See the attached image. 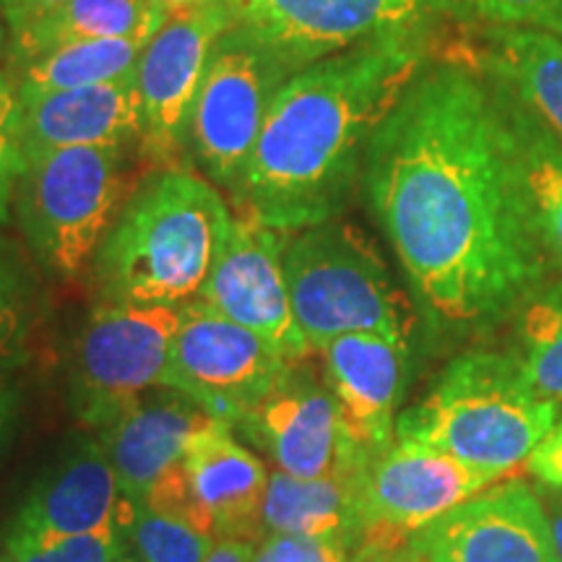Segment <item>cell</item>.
Wrapping results in <instances>:
<instances>
[{
  "label": "cell",
  "mask_w": 562,
  "mask_h": 562,
  "mask_svg": "<svg viewBox=\"0 0 562 562\" xmlns=\"http://www.w3.org/2000/svg\"><path fill=\"white\" fill-rule=\"evenodd\" d=\"M547 513H550V526H552L554 550H558V558H560V562H562V503L547 505Z\"/></svg>",
  "instance_id": "cell-38"
},
{
  "label": "cell",
  "mask_w": 562,
  "mask_h": 562,
  "mask_svg": "<svg viewBox=\"0 0 562 562\" xmlns=\"http://www.w3.org/2000/svg\"><path fill=\"white\" fill-rule=\"evenodd\" d=\"M438 19L422 0H248L240 26L297 74L323 58Z\"/></svg>",
  "instance_id": "cell-11"
},
{
  "label": "cell",
  "mask_w": 562,
  "mask_h": 562,
  "mask_svg": "<svg viewBox=\"0 0 562 562\" xmlns=\"http://www.w3.org/2000/svg\"><path fill=\"white\" fill-rule=\"evenodd\" d=\"M284 273L294 321L313 351L347 334L409 341V305L375 245L351 224L334 220L292 232Z\"/></svg>",
  "instance_id": "cell-5"
},
{
  "label": "cell",
  "mask_w": 562,
  "mask_h": 562,
  "mask_svg": "<svg viewBox=\"0 0 562 562\" xmlns=\"http://www.w3.org/2000/svg\"><path fill=\"white\" fill-rule=\"evenodd\" d=\"M112 562H138V558H133V554H131L128 550H125V552L117 554V558L112 560Z\"/></svg>",
  "instance_id": "cell-44"
},
{
  "label": "cell",
  "mask_w": 562,
  "mask_h": 562,
  "mask_svg": "<svg viewBox=\"0 0 562 562\" xmlns=\"http://www.w3.org/2000/svg\"><path fill=\"white\" fill-rule=\"evenodd\" d=\"M339 412L344 446L375 461L396 438V409L409 378V341L347 334L318 349Z\"/></svg>",
  "instance_id": "cell-15"
},
{
  "label": "cell",
  "mask_w": 562,
  "mask_h": 562,
  "mask_svg": "<svg viewBox=\"0 0 562 562\" xmlns=\"http://www.w3.org/2000/svg\"><path fill=\"white\" fill-rule=\"evenodd\" d=\"M368 206L435 331L513 321L560 269L533 203L516 94L482 60H427L370 140Z\"/></svg>",
  "instance_id": "cell-1"
},
{
  "label": "cell",
  "mask_w": 562,
  "mask_h": 562,
  "mask_svg": "<svg viewBox=\"0 0 562 562\" xmlns=\"http://www.w3.org/2000/svg\"><path fill=\"white\" fill-rule=\"evenodd\" d=\"M24 157L76 146H123L140 136L136 74L79 89L19 94Z\"/></svg>",
  "instance_id": "cell-20"
},
{
  "label": "cell",
  "mask_w": 562,
  "mask_h": 562,
  "mask_svg": "<svg viewBox=\"0 0 562 562\" xmlns=\"http://www.w3.org/2000/svg\"><path fill=\"white\" fill-rule=\"evenodd\" d=\"M438 19H459L474 21V3L472 0H422Z\"/></svg>",
  "instance_id": "cell-37"
},
{
  "label": "cell",
  "mask_w": 562,
  "mask_h": 562,
  "mask_svg": "<svg viewBox=\"0 0 562 562\" xmlns=\"http://www.w3.org/2000/svg\"><path fill=\"white\" fill-rule=\"evenodd\" d=\"M482 40L480 60L516 91L518 100L562 144V37L487 26Z\"/></svg>",
  "instance_id": "cell-23"
},
{
  "label": "cell",
  "mask_w": 562,
  "mask_h": 562,
  "mask_svg": "<svg viewBox=\"0 0 562 562\" xmlns=\"http://www.w3.org/2000/svg\"><path fill=\"white\" fill-rule=\"evenodd\" d=\"M0 562H11L9 558H5V554H3V558H0Z\"/></svg>",
  "instance_id": "cell-45"
},
{
  "label": "cell",
  "mask_w": 562,
  "mask_h": 562,
  "mask_svg": "<svg viewBox=\"0 0 562 562\" xmlns=\"http://www.w3.org/2000/svg\"><path fill=\"white\" fill-rule=\"evenodd\" d=\"M560 419L510 351L474 349L446 364L417 406L396 419V438L419 440L501 480L529 461Z\"/></svg>",
  "instance_id": "cell-4"
},
{
  "label": "cell",
  "mask_w": 562,
  "mask_h": 562,
  "mask_svg": "<svg viewBox=\"0 0 562 562\" xmlns=\"http://www.w3.org/2000/svg\"><path fill=\"white\" fill-rule=\"evenodd\" d=\"M0 16L9 26V58L21 68L76 42L159 32L170 5L165 0H60L45 9L3 11Z\"/></svg>",
  "instance_id": "cell-21"
},
{
  "label": "cell",
  "mask_w": 562,
  "mask_h": 562,
  "mask_svg": "<svg viewBox=\"0 0 562 562\" xmlns=\"http://www.w3.org/2000/svg\"><path fill=\"white\" fill-rule=\"evenodd\" d=\"M182 321V307L100 302L83 323L70 355V409L87 427H108L161 372Z\"/></svg>",
  "instance_id": "cell-7"
},
{
  "label": "cell",
  "mask_w": 562,
  "mask_h": 562,
  "mask_svg": "<svg viewBox=\"0 0 562 562\" xmlns=\"http://www.w3.org/2000/svg\"><path fill=\"white\" fill-rule=\"evenodd\" d=\"M430 40L432 24L381 34L281 83L232 193L243 214L281 232L339 220L372 136L430 60Z\"/></svg>",
  "instance_id": "cell-2"
},
{
  "label": "cell",
  "mask_w": 562,
  "mask_h": 562,
  "mask_svg": "<svg viewBox=\"0 0 562 562\" xmlns=\"http://www.w3.org/2000/svg\"><path fill=\"white\" fill-rule=\"evenodd\" d=\"M24 165L19 83L5 70H0V222L9 220V209L16 195Z\"/></svg>",
  "instance_id": "cell-30"
},
{
  "label": "cell",
  "mask_w": 562,
  "mask_h": 562,
  "mask_svg": "<svg viewBox=\"0 0 562 562\" xmlns=\"http://www.w3.org/2000/svg\"><path fill=\"white\" fill-rule=\"evenodd\" d=\"M240 24L227 5L199 3L170 11L136 68L140 144L154 159H175L188 140L195 94L216 42Z\"/></svg>",
  "instance_id": "cell-10"
},
{
  "label": "cell",
  "mask_w": 562,
  "mask_h": 562,
  "mask_svg": "<svg viewBox=\"0 0 562 562\" xmlns=\"http://www.w3.org/2000/svg\"><path fill=\"white\" fill-rule=\"evenodd\" d=\"M235 430L269 456L279 472L297 480H321L344 461L334 393L302 360L286 370L261 406L237 422Z\"/></svg>",
  "instance_id": "cell-16"
},
{
  "label": "cell",
  "mask_w": 562,
  "mask_h": 562,
  "mask_svg": "<svg viewBox=\"0 0 562 562\" xmlns=\"http://www.w3.org/2000/svg\"><path fill=\"white\" fill-rule=\"evenodd\" d=\"M516 349L524 378L542 398L562 404V277L516 315Z\"/></svg>",
  "instance_id": "cell-25"
},
{
  "label": "cell",
  "mask_w": 562,
  "mask_h": 562,
  "mask_svg": "<svg viewBox=\"0 0 562 562\" xmlns=\"http://www.w3.org/2000/svg\"><path fill=\"white\" fill-rule=\"evenodd\" d=\"M201 3H214V5H227V9H232L237 13V16L243 19V11L245 5H248V0H201Z\"/></svg>",
  "instance_id": "cell-40"
},
{
  "label": "cell",
  "mask_w": 562,
  "mask_h": 562,
  "mask_svg": "<svg viewBox=\"0 0 562 562\" xmlns=\"http://www.w3.org/2000/svg\"><path fill=\"white\" fill-rule=\"evenodd\" d=\"M42 311L37 271L16 243L0 235V375L26 362Z\"/></svg>",
  "instance_id": "cell-26"
},
{
  "label": "cell",
  "mask_w": 562,
  "mask_h": 562,
  "mask_svg": "<svg viewBox=\"0 0 562 562\" xmlns=\"http://www.w3.org/2000/svg\"><path fill=\"white\" fill-rule=\"evenodd\" d=\"M355 544L341 537H284L273 533L258 542L252 562H347Z\"/></svg>",
  "instance_id": "cell-32"
},
{
  "label": "cell",
  "mask_w": 562,
  "mask_h": 562,
  "mask_svg": "<svg viewBox=\"0 0 562 562\" xmlns=\"http://www.w3.org/2000/svg\"><path fill=\"white\" fill-rule=\"evenodd\" d=\"M133 518V501L121 497L112 518L100 529L66 539L45 550H37L16 562H112L128 550V529ZM13 562V560H11Z\"/></svg>",
  "instance_id": "cell-29"
},
{
  "label": "cell",
  "mask_w": 562,
  "mask_h": 562,
  "mask_svg": "<svg viewBox=\"0 0 562 562\" xmlns=\"http://www.w3.org/2000/svg\"><path fill=\"white\" fill-rule=\"evenodd\" d=\"M167 5H170V11L175 9H188V5H199L201 0H165Z\"/></svg>",
  "instance_id": "cell-43"
},
{
  "label": "cell",
  "mask_w": 562,
  "mask_h": 562,
  "mask_svg": "<svg viewBox=\"0 0 562 562\" xmlns=\"http://www.w3.org/2000/svg\"><path fill=\"white\" fill-rule=\"evenodd\" d=\"M128 542L138 562H203L216 539L188 518L133 503Z\"/></svg>",
  "instance_id": "cell-28"
},
{
  "label": "cell",
  "mask_w": 562,
  "mask_h": 562,
  "mask_svg": "<svg viewBox=\"0 0 562 562\" xmlns=\"http://www.w3.org/2000/svg\"><path fill=\"white\" fill-rule=\"evenodd\" d=\"M19 422V391L16 385L5 381V375H0V456L9 451L13 430H16Z\"/></svg>",
  "instance_id": "cell-34"
},
{
  "label": "cell",
  "mask_w": 562,
  "mask_h": 562,
  "mask_svg": "<svg viewBox=\"0 0 562 562\" xmlns=\"http://www.w3.org/2000/svg\"><path fill=\"white\" fill-rule=\"evenodd\" d=\"M404 547L406 544L389 542V539L362 537L360 544H357L355 550H351L347 562H396L398 552H402Z\"/></svg>",
  "instance_id": "cell-35"
},
{
  "label": "cell",
  "mask_w": 562,
  "mask_h": 562,
  "mask_svg": "<svg viewBox=\"0 0 562 562\" xmlns=\"http://www.w3.org/2000/svg\"><path fill=\"white\" fill-rule=\"evenodd\" d=\"M368 467L370 461L344 446L341 467L321 480H297L279 469L271 472L261 508L263 537H341L360 544Z\"/></svg>",
  "instance_id": "cell-22"
},
{
  "label": "cell",
  "mask_w": 562,
  "mask_h": 562,
  "mask_svg": "<svg viewBox=\"0 0 562 562\" xmlns=\"http://www.w3.org/2000/svg\"><path fill=\"white\" fill-rule=\"evenodd\" d=\"M55 3H60V0H0V13L16 9H45V5Z\"/></svg>",
  "instance_id": "cell-39"
},
{
  "label": "cell",
  "mask_w": 562,
  "mask_h": 562,
  "mask_svg": "<svg viewBox=\"0 0 562 562\" xmlns=\"http://www.w3.org/2000/svg\"><path fill=\"white\" fill-rule=\"evenodd\" d=\"M157 32H138L131 37L76 42L40 55L21 66L19 94L79 89L91 83H110L136 74L140 55Z\"/></svg>",
  "instance_id": "cell-24"
},
{
  "label": "cell",
  "mask_w": 562,
  "mask_h": 562,
  "mask_svg": "<svg viewBox=\"0 0 562 562\" xmlns=\"http://www.w3.org/2000/svg\"><path fill=\"white\" fill-rule=\"evenodd\" d=\"M5 55H9V34H5L3 21H0V70H3Z\"/></svg>",
  "instance_id": "cell-42"
},
{
  "label": "cell",
  "mask_w": 562,
  "mask_h": 562,
  "mask_svg": "<svg viewBox=\"0 0 562 562\" xmlns=\"http://www.w3.org/2000/svg\"><path fill=\"white\" fill-rule=\"evenodd\" d=\"M409 547L430 562H560L547 505L524 482L456 505L414 533Z\"/></svg>",
  "instance_id": "cell-14"
},
{
  "label": "cell",
  "mask_w": 562,
  "mask_h": 562,
  "mask_svg": "<svg viewBox=\"0 0 562 562\" xmlns=\"http://www.w3.org/2000/svg\"><path fill=\"white\" fill-rule=\"evenodd\" d=\"M214 417L186 393L165 389L131 404L112 425L102 427L100 446L115 469L123 497L138 503L186 456L193 435Z\"/></svg>",
  "instance_id": "cell-19"
},
{
  "label": "cell",
  "mask_w": 562,
  "mask_h": 562,
  "mask_svg": "<svg viewBox=\"0 0 562 562\" xmlns=\"http://www.w3.org/2000/svg\"><path fill=\"white\" fill-rule=\"evenodd\" d=\"M516 94V91H513ZM518 128H521L526 170L533 203H537L539 222H542L544 240L550 245L552 258L562 266V144L544 128L526 104L516 94Z\"/></svg>",
  "instance_id": "cell-27"
},
{
  "label": "cell",
  "mask_w": 562,
  "mask_h": 562,
  "mask_svg": "<svg viewBox=\"0 0 562 562\" xmlns=\"http://www.w3.org/2000/svg\"><path fill=\"white\" fill-rule=\"evenodd\" d=\"M290 235L252 216H235L229 240L199 300L300 362L313 349L294 321L286 286L284 248Z\"/></svg>",
  "instance_id": "cell-13"
},
{
  "label": "cell",
  "mask_w": 562,
  "mask_h": 562,
  "mask_svg": "<svg viewBox=\"0 0 562 562\" xmlns=\"http://www.w3.org/2000/svg\"><path fill=\"white\" fill-rule=\"evenodd\" d=\"M526 467H529V472L539 482L550 484L554 490H562V417L552 427L550 435L533 448Z\"/></svg>",
  "instance_id": "cell-33"
},
{
  "label": "cell",
  "mask_w": 562,
  "mask_h": 562,
  "mask_svg": "<svg viewBox=\"0 0 562 562\" xmlns=\"http://www.w3.org/2000/svg\"><path fill=\"white\" fill-rule=\"evenodd\" d=\"M232 222L227 201L199 175H154L117 211L91 258V284L102 302L188 305L206 286Z\"/></svg>",
  "instance_id": "cell-3"
},
{
  "label": "cell",
  "mask_w": 562,
  "mask_h": 562,
  "mask_svg": "<svg viewBox=\"0 0 562 562\" xmlns=\"http://www.w3.org/2000/svg\"><path fill=\"white\" fill-rule=\"evenodd\" d=\"M290 76L240 24L216 42L195 94L188 140L209 178L229 193L240 186L273 97Z\"/></svg>",
  "instance_id": "cell-9"
},
{
  "label": "cell",
  "mask_w": 562,
  "mask_h": 562,
  "mask_svg": "<svg viewBox=\"0 0 562 562\" xmlns=\"http://www.w3.org/2000/svg\"><path fill=\"white\" fill-rule=\"evenodd\" d=\"M495 476L419 440L396 438L370 463L362 482V537L409 544L456 505L472 501Z\"/></svg>",
  "instance_id": "cell-12"
},
{
  "label": "cell",
  "mask_w": 562,
  "mask_h": 562,
  "mask_svg": "<svg viewBox=\"0 0 562 562\" xmlns=\"http://www.w3.org/2000/svg\"><path fill=\"white\" fill-rule=\"evenodd\" d=\"M121 146H76L26 157L13 206L32 256L53 277L91 266L121 211Z\"/></svg>",
  "instance_id": "cell-6"
},
{
  "label": "cell",
  "mask_w": 562,
  "mask_h": 562,
  "mask_svg": "<svg viewBox=\"0 0 562 562\" xmlns=\"http://www.w3.org/2000/svg\"><path fill=\"white\" fill-rule=\"evenodd\" d=\"M182 474L201 521L216 539L261 542L269 472L256 453L237 442L232 427L214 419L195 432L182 456Z\"/></svg>",
  "instance_id": "cell-18"
},
{
  "label": "cell",
  "mask_w": 562,
  "mask_h": 562,
  "mask_svg": "<svg viewBox=\"0 0 562 562\" xmlns=\"http://www.w3.org/2000/svg\"><path fill=\"white\" fill-rule=\"evenodd\" d=\"M474 21L497 30H533L562 37V0H472Z\"/></svg>",
  "instance_id": "cell-31"
},
{
  "label": "cell",
  "mask_w": 562,
  "mask_h": 562,
  "mask_svg": "<svg viewBox=\"0 0 562 562\" xmlns=\"http://www.w3.org/2000/svg\"><path fill=\"white\" fill-rule=\"evenodd\" d=\"M396 562H430L427 558H422V554L417 552V550H412L409 544L404 547L402 552H398V558H396Z\"/></svg>",
  "instance_id": "cell-41"
},
{
  "label": "cell",
  "mask_w": 562,
  "mask_h": 562,
  "mask_svg": "<svg viewBox=\"0 0 562 562\" xmlns=\"http://www.w3.org/2000/svg\"><path fill=\"white\" fill-rule=\"evenodd\" d=\"M294 364L286 355L240 323L193 300L182 305L161 389L199 402L211 417L235 430L237 422L271 396Z\"/></svg>",
  "instance_id": "cell-8"
},
{
  "label": "cell",
  "mask_w": 562,
  "mask_h": 562,
  "mask_svg": "<svg viewBox=\"0 0 562 562\" xmlns=\"http://www.w3.org/2000/svg\"><path fill=\"white\" fill-rule=\"evenodd\" d=\"M258 550V542L250 539H216L214 550L203 562H252Z\"/></svg>",
  "instance_id": "cell-36"
},
{
  "label": "cell",
  "mask_w": 562,
  "mask_h": 562,
  "mask_svg": "<svg viewBox=\"0 0 562 562\" xmlns=\"http://www.w3.org/2000/svg\"><path fill=\"white\" fill-rule=\"evenodd\" d=\"M123 492L100 442H87L55 472L34 484L5 533L3 554L21 560L66 539L100 529L112 518Z\"/></svg>",
  "instance_id": "cell-17"
}]
</instances>
